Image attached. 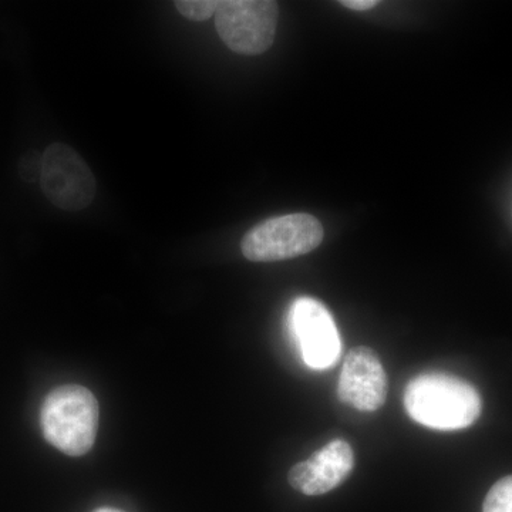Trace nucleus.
Listing matches in <instances>:
<instances>
[{
	"instance_id": "1",
	"label": "nucleus",
	"mask_w": 512,
	"mask_h": 512,
	"mask_svg": "<svg viewBox=\"0 0 512 512\" xmlns=\"http://www.w3.org/2000/svg\"><path fill=\"white\" fill-rule=\"evenodd\" d=\"M404 407L421 426L453 431L467 429L476 423L483 402L476 387L460 377L424 373L407 384Z\"/></svg>"
},
{
	"instance_id": "2",
	"label": "nucleus",
	"mask_w": 512,
	"mask_h": 512,
	"mask_svg": "<svg viewBox=\"0 0 512 512\" xmlns=\"http://www.w3.org/2000/svg\"><path fill=\"white\" fill-rule=\"evenodd\" d=\"M99 420L96 397L79 384H66L50 392L40 412L43 436L70 457L84 456L92 450Z\"/></svg>"
},
{
	"instance_id": "3",
	"label": "nucleus",
	"mask_w": 512,
	"mask_h": 512,
	"mask_svg": "<svg viewBox=\"0 0 512 512\" xmlns=\"http://www.w3.org/2000/svg\"><path fill=\"white\" fill-rule=\"evenodd\" d=\"M323 241V227L313 215L289 214L256 225L241 242L249 261L275 262L309 254Z\"/></svg>"
},
{
	"instance_id": "4",
	"label": "nucleus",
	"mask_w": 512,
	"mask_h": 512,
	"mask_svg": "<svg viewBox=\"0 0 512 512\" xmlns=\"http://www.w3.org/2000/svg\"><path fill=\"white\" fill-rule=\"evenodd\" d=\"M278 15V3L271 0H224L218 3L215 25L229 49L255 56L274 43Z\"/></svg>"
},
{
	"instance_id": "5",
	"label": "nucleus",
	"mask_w": 512,
	"mask_h": 512,
	"mask_svg": "<svg viewBox=\"0 0 512 512\" xmlns=\"http://www.w3.org/2000/svg\"><path fill=\"white\" fill-rule=\"evenodd\" d=\"M40 185L55 207L72 212L89 207L97 190L89 164L63 143L50 144L43 153Z\"/></svg>"
},
{
	"instance_id": "6",
	"label": "nucleus",
	"mask_w": 512,
	"mask_h": 512,
	"mask_svg": "<svg viewBox=\"0 0 512 512\" xmlns=\"http://www.w3.org/2000/svg\"><path fill=\"white\" fill-rule=\"evenodd\" d=\"M288 325L303 360L311 369L325 370L338 363L342 340L335 320L322 302L296 299L289 311Z\"/></svg>"
},
{
	"instance_id": "7",
	"label": "nucleus",
	"mask_w": 512,
	"mask_h": 512,
	"mask_svg": "<svg viewBox=\"0 0 512 512\" xmlns=\"http://www.w3.org/2000/svg\"><path fill=\"white\" fill-rule=\"evenodd\" d=\"M338 396L360 412H376L383 406L387 375L375 350L363 346L350 350L340 372Z\"/></svg>"
},
{
	"instance_id": "8",
	"label": "nucleus",
	"mask_w": 512,
	"mask_h": 512,
	"mask_svg": "<svg viewBox=\"0 0 512 512\" xmlns=\"http://www.w3.org/2000/svg\"><path fill=\"white\" fill-rule=\"evenodd\" d=\"M355 468V453L345 440H333L309 460L291 468L289 484L305 495H322L335 490Z\"/></svg>"
},
{
	"instance_id": "9",
	"label": "nucleus",
	"mask_w": 512,
	"mask_h": 512,
	"mask_svg": "<svg viewBox=\"0 0 512 512\" xmlns=\"http://www.w3.org/2000/svg\"><path fill=\"white\" fill-rule=\"evenodd\" d=\"M483 512H512V476L501 478L485 497Z\"/></svg>"
},
{
	"instance_id": "10",
	"label": "nucleus",
	"mask_w": 512,
	"mask_h": 512,
	"mask_svg": "<svg viewBox=\"0 0 512 512\" xmlns=\"http://www.w3.org/2000/svg\"><path fill=\"white\" fill-rule=\"evenodd\" d=\"M218 3L215 0H177L174 5L185 19L204 22L217 13Z\"/></svg>"
},
{
	"instance_id": "11",
	"label": "nucleus",
	"mask_w": 512,
	"mask_h": 512,
	"mask_svg": "<svg viewBox=\"0 0 512 512\" xmlns=\"http://www.w3.org/2000/svg\"><path fill=\"white\" fill-rule=\"evenodd\" d=\"M40 171H42V157L37 156V153L29 154L20 163V174L26 181H35L37 178L40 180Z\"/></svg>"
},
{
	"instance_id": "12",
	"label": "nucleus",
	"mask_w": 512,
	"mask_h": 512,
	"mask_svg": "<svg viewBox=\"0 0 512 512\" xmlns=\"http://www.w3.org/2000/svg\"><path fill=\"white\" fill-rule=\"evenodd\" d=\"M340 5L348 9L357 10V12H365V10L376 8L379 2L377 0H343V2H340Z\"/></svg>"
},
{
	"instance_id": "13",
	"label": "nucleus",
	"mask_w": 512,
	"mask_h": 512,
	"mask_svg": "<svg viewBox=\"0 0 512 512\" xmlns=\"http://www.w3.org/2000/svg\"><path fill=\"white\" fill-rule=\"evenodd\" d=\"M94 512H123L120 510H116V508H100V510H96Z\"/></svg>"
}]
</instances>
